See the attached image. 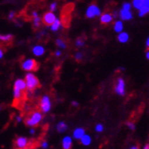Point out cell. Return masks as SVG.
Instances as JSON below:
<instances>
[{
  "mask_svg": "<svg viewBox=\"0 0 149 149\" xmlns=\"http://www.w3.org/2000/svg\"><path fill=\"white\" fill-rule=\"evenodd\" d=\"M42 119V115L38 111L31 112L29 116L25 120V124L29 126H36L40 124V122Z\"/></svg>",
  "mask_w": 149,
  "mask_h": 149,
  "instance_id": "cell-1",
  "label": "cell"
},
{
  "mask_svg": "<svg viewBox=\"0 0 149 149\" xmlns=\"http://www.w3.org/2000/svg\"><path fill=\"white\" fill-rule=\"evenodd\" d=\"M26 84H27V89L30 92L36 90L37 88L40 87V83L38 81V78L32 73H29L26 75Z\"/></svg>",
  "mask_w": 149,
  "mask_h": 149,
  "instance_id": "cell-2",
  "label": "cell"
},
{
  "mask_svg": "<svg viewBox=\"0 0 149 149\" xmlns=\"http://www.w3.org/2000/svg\"><path fill=\"white\" fill-rule=\"evenodd\" d=\"M38 67H40V65H38V63L35 61V60H27L25 61L23 63H22V68L23 70H33V72H36V70H38Z\"/></svg>",
  "mask_w": 149,
  "mask_h": 149,
  "instance_id": "cell-3",
  "label": "cell"
},
{
  "mask_svg": "<svg viewBox=\"0 0 149 149\" xmlns=\"http://www.w3.org/2000/svg\"><path fill=\"white\" fill-rule=\"evenodd\" d=\"M99 15H100V9L98 8V6H97L95 2H93L89 6V8L86 12V17L89 18H93L95 16H99Z\"/></svg>",
  "mask_w": 149,
  "mask_h": 149,
  "instance_id": "cell-4",
  "label": "cell"
},
{
  "mask_svg": "<svg viewBox=\"0 0 149 149\" xmlns=\"http://www.w3.org/2000/svg\"><path fill=\"white\" fill-rule=\"evenodd\" d=\"M40 109L43 113H48L50 110V101L48 96H43L40 102Z\"/></svg>",
  "mask_w": 149,
  "mask_h": 149,
  "instance_id": "cell-5",
  "label": "cell"
},
{
  "mask_svg": "<svg viewBox=\"0 0 149 149\" xmlns=\"http://www.w3.org/2000/svg\"><path fill=\"white\" fill-rule=\"evenodd\" d=\"M56 17L53 14V12H47L43 16V23L46 26H52L53 23L56 21Z\"/></svg>",
  "mask_w": 149,
  "mask_h": 149,
  "instance_id": "cell-6",
  "label": "cell"
},
{
  "mask_svg": "<svg viewBox=\"0 0 149 149\" xmlns=\"http://www.w3.org/2000/svg\"><path fill=\"white\" fill-rule=\"evenodd\" d=\"M29 141L25 137H18L15 140L16 149H26L29 146Z\"/></svg>",
  "mask_w": 149,
  "mask_h": 149,
  "instance_id": "cell-7",
  "label": "cell"
},
{
  "mask_svg": "<svg viewBox=\"0 0 149 149\" xmlns=\"http://www.w3.org/2000/svg\"><path fill=\"white\" fill-rule=\"evenodd\" d=\"M115 92L119 95H125V81L119 78L115 84Z\"/></svg>",
  "mask_w": 149,
  "mask_h": 149,
  "instance_id": "cell-8",
  "label": "cell"
},
{
  "mask_svg": "<svg viewBox=\"0 0 149 149\" xmlns=\"http://www.w3.org/2000/svg\"><path fill=\"white\" fill-rule=\"evenodd\" d=\"M148 12H149V0H145L142 8L139 9V16L140 17L145 16Z\"/></svg>",
  "mask_w": 149,
  "mask_h": 149,
  "instance_id": "cell-9",
  "label": "cell"
},
{
  "mask_svg": "<svg viewBox=\"0 0 149 149\" xmlns=\"http://www.w3.org/2000/svg\"><path fill=\"white\" fill-rule=\"evenodd\" d=\"M112 19H113V16L110 14V13H104V14H102L101 17V23L103 25H106L111 22Z\"/></svg>",
  "mask_w": 149,
  "mask_h": 149,
  "instance_id": "cell-10",
  "label": "cell"
},
{
  "mask_svg": "<svg viewBox=\"0 0 149 149\" xmlns=\"http://www.w3.org/2000/svg\"><path fill=\"white\" fill-rule=\"evenodd\" d=\"M120 17L123 19V20H129V19H131L133 17V16L130 11L122 9L120 11Z\"/></svg>",
  "mask_w": 149,
  "mask_h": 149,
  "instance_id": "cell-11",
  "label": "cell"
},
{
  "mask_svg": "<svg viewBox=\"0 0 149 149\" xmlns=\"http://www.w3.org/2000/svg\"><path fill=\"white\" fill-rule=\"evenodd\" d=\"M72 146V138L70 136H66L64 137L62 140V146L63 149H70Z\"/></svg>",
  "mask_w": 149,
  "mask_h": 149,
  "instance_id": "cell-12",
  "label": "cell"
},
{
  "mask_svg": "<svg viewBox=\"0 0 149 149\" xmlns=\"http://www.w3.org/2000/svg\"><path fill=\"white\" fill-rule=\"evenodd\" d=\"M16 88H18L22 91H26L27 89V84H26V81H23V80H17L16 82H15V86Z\"/></svg>",
  "mask_w": 149,
  "mask_h": 149,
  "instance_id": "cell-13",
  "label": "cell"
},
{
  "mask_svg": "<svg viewBox=\"0 0 149 149\" xmlns=\"http://www.w3.org/2000/svg\"><path fill=\"white\" fill-rule=\"evenodd\" d=\"M84 129H82V128H77L76 130L74 131V134H73V135H74V137L76 138V139H81L82 137H83V135H84Z\"/></svg>",
  "mask_w": 149,
  "mask_h": 149,
  "instance_id": "cell-14",
  "label": "cell"
},
{
  "mask_svg": "<svg viewBox=\"0 0 149 149\" xmlns=\"http://www.w3.org/2000/svg\"><path fill=\"white\" fill-rule=\"evenodd\" d=\"M44 51H45V49L41 46H36L33 48V53L36 56H41L44 53Z\"/></svg>",
  "mask_w": 149,
  "mask_h": 149,
  "instance_id": "cell-15",
  "label": "cell"
},
{
  "mask_svg": "<svg viewBox=\"0 0 149 149\" xmlns=\"http://www.w3.org/2000/svg\"><path fill=\"white\" fill-rule=\"evenodd\" d=\"M67 125L65 124V123H63V122H61L60 124H58L57 125V130L58 132H60V133H63V132H65L67 130Z\"/></svg>",
  "mask_w": 149,
  "mask_h": 149,
  "instance_id": "cell-16",
  "label": "cell"
},
{
  "mask_svg": "<svg viewBox=\"0 0 149 149\" xmlns=\"http://www.w3.org/2000/svg\"><path fill=\"white\" fill-rule=\"evenodd\" d=\"M12 35H0V42L8 43L12 40Z\"/></svg>",
  "mask_w": 149,
  "mask_h": 149,
  "instance_id": "cell-17",
  "label": "cell"
},
{
  "mask_svg": "<svg viewBox=\"0 0 149 149\" xmlns=\"http://www.w3.org/2000/svg\"><path fill=\"white\" fill-rule=\"evenodd\" d=\"M129 38V36L127 33H125V32H123V33H120V35L118 36V40L122 43H125L128 40Z\"/></svg>",
  "mask_w": 149,
  "mask_h": 149,
  "instance_id": "cell-18",
  "label": "cell"
},
{
  "mask_svg": "<svg viewBox=\"0 0 149 149\" xmlns=\"http://www.w3.org/2000/svg\"><path fill=\"white\" fill-rule=\"evenodd\" d=\"M81 143H82L84 146H88V145L91 144V141H92V139H91V137L89 136V135L84 134V135H83V137L81 139Z\"/></svg>",
  "mask_w": 149,
  "mask_h": 149,
  "instance_id": "cell-19",
  "label": "cell"
},
{
  "mask_svg": "<svg viewBox=\"0 0 149 149\" xmlns=\"http://www.w3.org/2000/svg\"><path fill=\"white\" fill-rule=\"evenodd\" d=\"M61 20L60 19H56V21L53 23V25L51 26V30L52 31H57L58 29H60V27H61Z\"/></svg>",
  "mask_w": 149,
  "mask_h": 149,
  "instance_id": "cell-20",
  "label": "cell"
},
{
  "mask_svg": "<svg viewBox=\"0 0 149 149\" xmlns=\"http://www.w3.org/2000/svg\"><path fill=\"white\" fill-rule=\"evenodd\" d=\"M145 2V0H134V6L135 8L137 9H140L142 8V6H143Z\"/></svg>",
  "mask_w": 149,
  "mask_h": 149,
  "instance_id": "cell-21",
  "label": "cell"
},
{
  "mask_svg": "<svg viewBox=\"0 0 149 149\" xmlns=\"http://www.w3.org/2000/svg\"><path fill=\"white\" fill-rule=\"evenodd\" d=\"M123 29V23L122 21H117L114 24V30L116 32H121Z\"/></svg>",
  "mask_w": 149,
  "mask_h": 149,
  "instance_id": "cell-22",
  "label": "cell"
},
{
  "mask_svg": "<svg viewBox=\"0 0 149 149\" xmlns=\"http://www.w3.org/2000/svg\"><path fill=\"white\" fill-rule=\"evenodd\" d=\"M33 25L35 28H38L40 26V17H34L33 18Z\"/></svg>",
  "mask_w": 149,
  "mask_h": 149,
  "instance_id": "cell-23",
  "label": "cell"
},
{
  "mask_svg": "<svg viewBox=\"0 0 149 149\" xmlns=\"http://www.w3.org/2000/svg\"><path fill=\"white\" fill-rule=\"evenodd\" d=\"M56 43H57V45L59 47H61V48H62V49H64V48H66V44H65V42H64L62 40H57V41H56Z\"/></svg>",
  "mask_w": 149,
  "mask_h": 149,
  "instance_id": "cell-24",
  "label": "cell"
},
{
  "mask_svg": "<svg viewBox=\"0 0 149 149\" xmlns=\"http://www.w3.org/2000/svg\"><path fill=\"white\" fill-rule=\"evenodd\" d=\"M123 9L130 11V9H131V5L129 4V3H124V5H123Z\"/></svg>",
  "mask_w": 149,
  "mask_h": 149,
  "instance_id": "cell-25",
  "label": "cell"
},
{
  "mask_svg": "<svg viewBox=\"0 0 149 149\" xmlns=\"http://www.w3.org/2000/svg\"><path fill=\"white\" fill-rule=\"evenodd\" d=\"M83 44H84V41H83L82 38H78L77 41H76V45H77V46L78 47H81V46H83Z\"/></svg>",
  "mask_w": 149,
  "mask_h": 149,
  "instance_id": "cell-26",
  "label": "cell"
},
{
  "mask_svg": "<svg viewBox=\"0 0 149 149\" xmlns=\"http://www.w3.org/2000/svg\"><path fill=\"white\" fill-rule=\"evenodd\" d=\"M56 6H57V3H52L50 5V6H49V8H50V12H53V11H55L56 10Z\"/></svg>",
  "mask_w": 149,
  "mask_h": 149,
  "instance_id": "cell-27",
  "label": "cell"
},
{
  "mask_svg": "<svg viewBox=\"0 0 149 149\" xmlns=\"http://www.w3.org/2000/svg\"><path fill=\"white\" fill-rule=\"evenodd\" d=\"M81 58H82L81 53H80V52L76 53V55H75V59H76L77 61H81Z\"/></svg>",
  "mask_w": 149,
  "mask_h": 149,
  "instance_id": "cell-28",
  "label": "cell"
},
{
  "mask_svg": "<svg viewBox=\"0 0 149 149\" xmlns=\"http://www.w3.org/2000/svg\"><path fill=\"white\" fill-rule=\"evenodd\" d=\"M103 130V127L102 125H97L96 126V131H98V132H102Z\"/></svg>",
  "mask_w": 149,
  "mask_h": 149,
  "instance_id": "cell-29",
  "label": "cell"
},
{
  "mask_svg": "<svg viewBox=\"0 0 149 149\" xmlns=\"http://www.w3.org/2000/svg\"><path fill=\"white\" fill-rule=\"evenodd\" d=\"M14 17H15V12L14 11H11L10 13H9V15H8V19H13L14 18Z\"/></svg>",
  "mask_w": 149,
  "mask_h": 149,
  "instance_id": "cell-30",
  "label": "cell"
},
{
  "mask_svg": "<svg viewBox=\"0 0 149 149\" xmlns=\"http://www.w3.org/2000/svg\"><path fill=\"white\" fill-rule=\"evenodd\" d=\"M127 125L129 126V128L132 129V130H134V125L133 124L132 122H127Z\"/></svg>",
  "mask_w": 149,
  "mask_h": 149,
  "instance_id": "cell-31",
  "label": "cell"
},
{
  "mask_svg": "<svg viewBox=\"0 0 149 149\" xmlns=\"http://www.w3.org/2000/svg\"><path fill=\"white\" fill-rule=\"evenodd\" d=\"M41 146H42V147H44V148L48 147V144H47V142H42V144H41Z\"/></svg>",
  "mask_w": 149,
  "mask_h": 149,
  "instance_id": "cell-32",
  "label": "cell"
},
{
  "mask_svg": "<svg viewBox=\"0 0 149 149\" xmlns=\"http://www.w3.org/2000/svg\"><path fill=\"white\" fill-rule=\"evenodd\" d=\"M2 57H3V49L0 48V59H1Z\"/></svg>",
  "mask_w": 149,
  "mask_h": 149,
  "instance_id": "cell-33",
  "label": "cell"
},
{
  "mask_svg": "<svg viewBox=\"0 0 149 149\" xmlns=\"http://www.w3.org/2000/svg\"><path fill=\"white\" fill-rule=\"evenodd\" d=\"M146 47H147V49L149 50V38H148V40L146 41Z\"/></svg>",
  "mask_w": 149,
  "mask_h": 149,
  "instance_id": "cell-34",
  "label": "cell"
},
{
  "mask_svg": "<svg viewBox=\"0 0 149 149\" xmlns=\"http://www.w3.org/2000/svg\"><path fill=\"white\" fill-rule=\"evenodd\" d=\"M61 55V51H57L56 52V56H60Z\"/></svg>",
  "mask_w": 149,
  "mask_h": 149,
  "instance_id": "cell-35",
  "label": "cell"
},
{
  "mask_svg": "<svg viewBox=\"0 0 149 149\" xmlns=\"http://www.w3.org/2000/svg\"><path fill=\"white\" fill-rule=\"evenodd\" d=\"M146 58H147V59L149 60V50H148L147 52H146Z\"/></svg>",
  "mask_w": 149,
  "mask_h": 149,
  "instance_id": "cell-36",
  "label": "cell"
},
{
  "mask_svg": "<svg viewBox=\"0 0 149 149\" xmlns=\"http://www.w3.org/2000/svg\"><path fill=\"white\" fill-rule=\"evenodd\" d=\"M144 149H149V144H147L146 146H145V148Z\"/></svg>",
  "mask_w": 149,
  "mask_h": 149,
  "instance_id": "cell-37",
  "label": "cell"
},
{
  "mask_svg": "<svg viewBox=\"0 0 149 149\" xmlns=\"http://www.w3.org/2000/svg\"><path fill=\"white\" fill-rule=\"evenodd\" d=\"M131 149H138V146H133Z\"/></svg>",
  "mask_w": 149,
  "mask_h": 149,
  "instance_id": "cell-38",
  "label": "cell"
},
{
  "mask_svg": "<svg viewBox=\"0 0 149 149\" xmlns=\"http://www.w3.org/2000/svg\"><path fill=\"white\" fill-rule=\"evenodd\" d=\"M72 104H74V105H77L78 103H77V102H72Z\"/></svg>",
  "mask_w": 149,
  "mask_h": 149,
  "instance_id": "cell-39",
  "label": "cell"
},
{
  "mask_svg": "<svg viewBox=\"0 0 149 149\" xmlns=\"http://www.w3.org/2000/svg\"><path fill=\"white\" fill-rule=\"evenodd\" d=\"M34 132H35L34 130H31V131H30V133H31V134H34Z\"/></svg>",
  "mask_w": 149,
  "mask_h": 149,
  "instance_id": "cell-40",
  "label": "cell"
}]
</instances>
